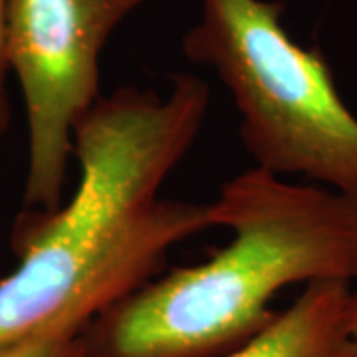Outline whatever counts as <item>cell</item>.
I'll return each instance as SVG.
<instances>
[{"label": "cell", "mask_w": 357, "mask_h": 357, "mask_svg": "<svg viewBox=\"0 0 357 357\" xmlns=\"http://www.w3.org/2000/svg\"><path fill=\"white\" fill-rule=\"evenodd\" d=\"M282 14L276 0H201L183 54L230 91L258 169L300 175L357 201V117L328 60L298 44Z\"/></svg>", "instance_id": "cell-3"}, {"label": "cell", "mask_w": 357, "mask_h": 357, "mask_svg": "<svg viewBox=\"0 0 357 357\" xmlns=\"http://www.w3.org/2000/svg\"><path fill=\"white\" fill-rule=\"evenodd\" d=\"M213 225L232 241L105 307L82 332V357H222L246 344L294 284L357 280V201L250 169L220 187Z\"/></svg>", "instance_id": "cell-2"}, {"label": "cell", "mask_w": 357, "mask_h": 357, "mask_svg": "<svg viewBox=\"0 0 357 357\" xmlns=\"http://www.w3.org/2000/svg\"><path fill=\"white\" fill-rule=\"evenodd\" d=\"M349 280L310 282L292 306L222 357H357V288Z\"/></svg>", "instance_id": "cell-5"}, {"label": "cell", "mask_w": 357, "mask_h": 357, "mask_svg": "<svg viewBox=\"0 0 357 357\" xmlns=\"http://www.w3.org/2000/svg\"><path fill=\"white\" fill-rule=\"evenodd\" d=\"M208 102L204 79L175 74L167 93L123 86L89 107L74 129L79 178L70 203L24 211L16 225L20 262L0 280V345L70 314L91 321L153 280L173 246L215 227L211 203L159 195Z\"/></svg>", "instance_id": "cell-1"}, {"label": "cell", "mask_w": 357, "mask_h": 357, "mask_svg": "<svg viewBox=\"0 0 357 357\" xmlns=\"http://www.w3.org/2000/svg\"><path fill=\"white\" fill-rule=\"evenodd\" d=\"M89 319L70 314L18 342L0 345V357H82V332Z\"/></svg>", "instance_id": "cell-6"}, {"label": "cell", "mask_w": 357, "mask_h": 357, "mask_svg": "<svg viewBox=\"0 0 357 357\" xmlns=\"http://www.w3.org/2000/svg\"><path fill=\"white\" fill-rule=\"evenodd\" d=\"M10 74L8 46H6V0H0V137L13 126V107L6 89V79Z\"/></svg>", "instance_id": "cell-7"}, {"label": "cell", "mask_w": 357, "mask_h": 357, "mask_svg": "<svg viewBox=\"0 0 357 357\" xmlns=\"http://www.w3.org/2000/svg\"><path fill=\"white\" fill-rule=\"evenodd\" d=\"M145 0H6L10 74L28 119L24 211L64 199L74 129L102 96L100 62L119 24Z\"/></svg>", "instance_id": "cell-4"}]
</instances>
